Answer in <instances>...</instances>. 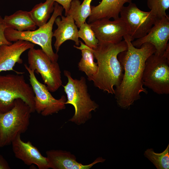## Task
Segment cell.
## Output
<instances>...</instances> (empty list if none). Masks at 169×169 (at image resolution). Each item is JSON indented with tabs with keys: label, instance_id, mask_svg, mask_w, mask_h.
I'll return each mask as SVG.
<instances>
[{
	"label": "cell",
	"instance_id": "cell-9",
	"mask_svg": "<svg viewBox=\"0 0 169 169\" xmlns=\"http://www.w3.org/2000/svg\"><path fill=\"white\" fill-rule=\"evenodd\" d=\"M24 66L29 74L30 83L34 94L35 111L46 116L65 109L66 101L65 96L63 95L59 99H55L46 85L38 80L34 71L30 69L27 64H25Z\"/></svg>",
	"mask_w": 169,
	"mask_h": 169
},
{
	"label": "cell",
	"instance_id": "cell-16",
	"mask_svg": "<svg viewBox=\"0 0 169 169\" xmlns=\"http://www.w3.org/2000/svg\"><path fill=\"white\" fill-rule=\"evenodd\" d=\"M61 17V18L57 17L55 20L57 28L53 34V37L56 38L54 46L57 53L61 45L67 40L73 41L77 46L80 44L78 27L73 18L69 15Z\"/></svg>",
	"mask_w": 169,
	"mask_h": 169
},
{
	"label": "cell",
	"instance_id": "cell-2",
	"mask_svg": "<svg viewBox=\"0 0 169 169\" xmlns=\"http://www.w3.org/2000/svg\"><path fill=\"white\" fill-rule=\"evenodd\" d=\"M127 49L124 40L116 44L99 42L96 48H90L97 61L98 69L95 75L88 78V80L93 81L94 86L99 89L114 95V87L120 85L124 74L118 56Z\"/></svg>",
	"mask_w": 169,
	"mask_h": 169
},
{
	"label": "cell",
	"instance_id": "cell-18",
	"mask_svg": "<svg viewBox=\"0 0 169 169\" xmlns=\"http://www.w3.org/2000/svg\"><path fill=\"white\" fill-rule=\"evenodd\" d=\"M3 19L7 28L18 31L34 30L37 27L29 11L18 10Z\"/></svg>",
	"mask_w": 169,
	"mask_h": 169
},
{
	"label": "cell",
	"instance_id": "cell-20",
	"mask_svg": "<svg viewBox=\"0 0 169 169\" xmlns=\"http://www.w3.org/2000/svg\"><path fill=\"white\" fill-rule=\"evenodd\" d=\"M92 0H84L81 3L79 0H72L68 15L71 17L77 27L86 22L91 13V3Z\"/></svg>",
	"mask_w": 169,
	"mask_h": 169
},
{
	"label": "cell",
	"instance_id": "cell-23",
	"mask_svg": "<svg viewBox=\"0 0 169 169\" xmlns=\"http://www.w3.org/2000/svg\"><path fill=\"white\" fill-rule=\"evenodd\" d=\"M79 28L78 32L79 38L83 40L85 44L92 49L96 48L98 44L99 40L89 24L85 22Z\"/></svg>",
	"mask_w": 169,
	"mask_h": 169
},
{
	"label": "cell",
	"instance_id": "cell-1",
	"mask_svg": "<svg viewBox=\"0 0 169 169\" xmlns=\"http://www.w3.org/2000/svg\"><path fill=\"white\" fill-rule=\"evenodd\" d=\"M123 38L127 49L119 54L118 59L122 66L124 74L120 84L115 89L114 95L118 106L127 109L140 99L141 93L147 94L144 87L143 73L146 59L155 52L156 49L149 43L143 44L140 48H136L129 34Z\"/></svg>",
	"mask_w": 169,
	"mask_h": 169
},
{
	"label": "cell",
	"instance_id": "cell-13",
	"mask_svg": "<svg viewBox=\"0 0 169 169\" xmlns=\"http://www.w3.org/2000/svg\"><path fill=\"white\" fill-rule=\"evenodd\" d=\"M20 136H18L11 143L15 157L28 166L34 164L39 169L49 168L46 157L43 156L30 141H23Z\"/></svg>",
	"mask_w": 169,
	"mask_h": 169
},
{
	"label": "cell",
	"instance_id": "cell-8",
	"mask_svg": "<svg viewBox=\"0 0 169 169\" xmlns=\"http://www.w3.org/2000/svg\"><path fill=\"white\" fill-rule=\"evenodd\" d=\"M29 68L39 74L48 90H57L62 84L61 71L57 62L52 61L42 49L34 48L28 53Z\"/></svg>",
	"mask_w": 169,
	"mask_h": 169
},
{
	"label": "cell",
	"instance_id": "cell-19",
	"mask_svg": "<svg viewBox=\"0 0 169 169\" xmlns=\"http://www.w3.org/2000/svg\"><path fill=\"white\" fill-rule=\"evenodd\" d=\"M80 46L74 45L77 49L80 50L82 57L78 64L79 70L84 72L88 78L95 75L97 71V63L94 61V55L90 48L80 41Z\"/></svg>",
	"mask_w": 169,
	"mask_h": 169
},
{
	"label": "cell",
	"instance_id": "cell-15",
	"mask_svg": "<svg viewBox=\"0 0 169 169\" xmlns=\"http://www.w3.org/2000/svg\"><path fill=\"white\" fill-rule=\"evenodd\" d=\"M35 44L30 42L18 40L11 44L0 46V73L3 71H15L13 67L16 63L21 64L22 54L27 50L34 48Z\"/></svg>",
	"mask_w": 169,
	"mask_h": 169
},
{
	"label": "cell",
	"instance_id": "cell-4",
	"mask_svg": "<svg viewBox=\"0 0 169 169\" xmlns=\"http://www.w3.org/2000/svg\"><path fill=\"white\" fill-rule=\"evenodd\" d=\"M64 8L56 2L54 3V9L49 21L45 25L34 30L20 31L10 28H6L4 34L6 39L9 42H16L23 40L37 44L53 62H57L59 55L54 53L52 46V38L53 32V27L56 18L62 16Z\"/></svg>",
	"mask_w": 169,
	"mask_h": 169
},
{
	"label": "cell",
	"instance_id": "cell-22",
	"mask_svg": "<svg viewBox=\"0 0 169 169\" xmlns=\"http://www.w3.org/2000/svg\"><path fill=\"white\" fill-rule=\"evenodd\" d=\"M145 156L152 162L157 169L169 168V144L162 152H155L153 149H147Z\"/></svg>",
	"mask_w": 169,
	"mask_h": 169
},
{
	"label": "cell",
	"instance_id": "cell-25",
	"mask_svg": "<svg viewBox=\"0 0 169 169\" xmlns=\"http://www.w3.org/2000/svg\"><path fill=\"white\" fill-rule=\"evenodd\" d=\"M7 28L3 19L0 16V46L3 45H11L13 43L8 41L4 34V31Z\"/></svg>",
	"mask_w": 169,
	"mask_h": 169
},
{
	"label": "cell",
	"instance_id": "cell-10",
	"mask_svg": "<svg viewBox=\"0 0 169 169\" xmlns=\"http://www.w3.org/2000/svg\"><path fill=\"white\" fill-rule=\"evenodd\" d=\"M120 14L129 29V34L133 41L144 37L149 31L157 18L151 11L140 9L132 2L124 6Z\"/></svg>",
	"mask_w": 169,
	"mask_h": 169
},
{
	"label": "cell",
	"instance_id": "cell-3",
	"mask_svg": "<svg viewBox=\"0 0 169 169\" xmlns=\"http://www.w3.org/2000/svg\"><path fill=\"white\" fill-rule=\"evenodd\" d=\"M64 73L68 79L66 84L63 86L67 99L65 104L72 105L75 111L69 121L78 125L83 124L91 118L92 112L95 111L99 105L91 99L84 77L74 79L68 71L65 70Z\"/></svg>",
	"mask_w": 169,
	"mask_h": 169
},
{
	"label": "cell",
	"instance_id": "cell-12",
	"mask_svg": "<svg viewBox=\"0 0 169 169\" xmlns=\"http://www.w3.org/2000/svg\"><path fill=\"white\" fill-rule=\"evenodd\" d=\"M169 18L167 15L157 18L148 33L144 37L132 42L136 48H140L145 43H150L154 47L155 54H162L169 46Z\"/></svg>",
	"mask_w": 169,
	"mask_h": 169
},
{
	"label": "cell",
	"instance_id": "cell-24",
	"mask_svg": "<svg viewBox=\"0 0 169 169\" xmlns=\"http://www.w3.org/2000/svg\"><path fill=\"white\" fill-rule=\"evenodd\" d=\"M147 5L157 18L167 16L166 11L169 8V0H147Z\"/></svg>",
	"mask_w": 169,
	"mask_h": 169
},
{
	"label": "cell",
	"instance_id": "cell-6",
	"mask_svg": "<svg viewBox=\"0 0 169 169\" xmlns=\"http://www.w3.org/2000/svg\"><path fill=\"white\" fill-rule=\"evenodd\" d=\"M32 113L29 106L19 98L15 100L10 110L0 112V147L11 144L18 136L27 131Z\"/></svg>",
	"mask_w": 169,
	"mask_h": 169
},
{
	"label": "cell",
	"instance_id": "cell-21",
	"mask_svg": "<svg viewBox=\"0 0 169 169\" xmlns=\"http://www.w3.org/2000/svg\"><path fill=\"white\" fill-rule=\"evenodd\" d=\"M54 1L46 0L35 5L29 12L31 16L37 27H40L46 24L51 14L54 9Z\"/></svg>",
	"mask_w": 169,
	"mask_h": 169
},
{
	"label": "cell",
	"instance_id": "cell-14",
	"mask_svg": "<svg viewBox=\"0 0 169 169\" xmlns=\"http://www.w3.org/2000/svg\"><path fill=\"white\" fill-rule=\"evenodd\" d=\"M46 154L49 168L53 169H90L96 163L105 161L99 157L90 164L83 165L77 161L75 156L69 151L51 150L47 151Z\"/></svg>",
	"mask_w": 169,
	"mask_h": 169
},
{
	"label": "cell",
	"instance_id": "cell-7",
	"mask_svg": "<svg viewBox=\"0 0 169 169\" xmlns=\"http://www.w3.org/2000/svg\"><path fill=\"white\" fill-rule=\"evenodd\" d=\"M144 86L158 95L169 94V46L164 53H154L146 59L142 77Z\"/></svg>",
	"mask_w": 169,
	"mask_h": 169
},
{
	"label": "cell",
	"instance_id": "cell-11",
	"mask_svg": "<svg viewBox=\"0 0 169 169\" xmlns=\"http://www.w3.org/2000/svg\"><path fill=\"white\" fill-rule=\"evenodd\" d=\"M89 24L99 42L117 43L129 33L128 26L120 17L113 21L98 19Z\"/></svg>",
	"mask_w": 169,
	"mask_h": 169
},
{
	"label": "cell",
	"instance_id": "cell-5",
	"mask_svg": "<svg viewBox=\"0 0 169 169\" xmlns=\"http://www.w3.org/2000/svg\"><path fill=\"white\" fill-rule=\"evenodd\" d=\"M21 99L34 112V94L31 85L22 74L0 75V112L4 113L14 106V101Z\"/></svg>",
	"mask_w": 169,
	"mask_h": 169
},
{
	"label": "cell",
	"instance_id": "cell-17",
	"mask_svg": "<svg viewBox=\"0 0 169 169\" xmlns=\"http://www.w3.org/2000/svg\"><path fill=\"white\" fill-rule=\"evenodd\" d=\"M132 0H102L96 6H91V13L89 17L88 23L103 18L114 19L118 18L124 4L130 3Z\"/></svg>",
	"mask_w": 169,
	"mask_h": 169
},
{
	"label": "cell",
	"instance_id": "cell-26",
	"mask_svg": "<svg viewBox=\"0 0 169 169\" xmlns=\"http://www.w3.org/2000/svg\"><path fill=\"white\" fill-rule=\"evenodd\" d=\"M56 2L62 6L65 9V16L68 15L69 10L70 3L72 0H52Z\"/></svg>",
	"mask_w": 169,
	"mask_h": 169
},
{
	"label": "cell",
	"instance_id": "cell-27",
	"mask_svg": "<svg viewBox=\"0 0 169 169\" xmlns=\"http://www.w3.org/2000/svg\"><path fill=\"white\" fill-rule=\"evenodd\" d=\"M11 168L7 161L0 155V169H10Z\"/></svg>",
	"mask_w": 169,
	"mask_h": 169
}]
</instances>
